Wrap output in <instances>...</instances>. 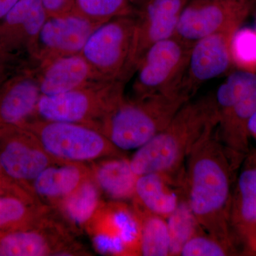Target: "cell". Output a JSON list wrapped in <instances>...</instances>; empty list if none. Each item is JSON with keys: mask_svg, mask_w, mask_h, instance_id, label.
I'll use <instances>...</instances> for the list:
<instances>
[{"mask_svg": "<svg viewBox=\"0 0 256 256\" xmlns=\"http://www.w3.org/2000/svg\"><path fill=\"white\" fill-rule=\"evenodd\" d=\"M186 162V198L197 222L204 232L238 250L229 225L235 170L216 129L195 146Z\"/></svg>", "mask_w": 256, "mask_h": 256, "instance_id": "obj_1", "label": "cell"}, {"mask_svg": "<svg viewBox=\"0 0 256 256\" xmlns=\"http://www.w3.org/2000/svg\"><path fill=\"white\" fill-rule=\"evenodd\" d=\"M214 95L190 100L164 130L138 148L130 159L138 176L160 173L174 176L195 146L217 128Z\"/></svg>", "mask_w": 256, "mask_h": 256, "instance_id": "obj_2", "label": "cell"}, {"mask_svg": "<svg viewBox=\"0 0 256 256\" xmlns=\"http://www.w3.org/2000/svg\"><path fill=\"white\" fill-rule=\"evenodd\" d=\"M190 98L184 92L124 98L102 120L100 130L120 150H136L164 130Z\"/></svg>", "mask_w": 256, "mask_h": 256, "instance_id": "obj_3", "label": "cell"}, {"mask_svg": "<svg viewBox=\"0 0 256 256\" xmlns=\"http://www.w3.org/2000/svg\"><path fill=\"white\" fill-rule=\"evenodd\" d=\"M214 96L217 136L236 170L250 153L248 124L256 112V74L234 72Z\"/></svg>", "mask_w": 256, "mask_h": 256, "instance_id": "obj_4", "label": "cell"}, {"mask_svg": "<svg viewBox=\"0 0 256 256\" xmlns=\"http://www.w3.org/2000/svg\"><path fill=\"white\" fill-rule=\"evenodd\" d=\"M124 90L121 80H105L63 94L42 95L35 116L44 120L86 124L100 130L102 120L124 98Z\"/></svg>", "mask_w": 256, "mask_h": 256, "instance_id": "obj_5", "label": "cell"}, {"mask_svg": "<svg viewBox=\"0 0 256 256\" xmlns=\"http://www.w3.org/2000/svg\"><path fill=\"white\" fill-rule=\"evenodd\" d=\"M21 128L33 133L45 150L62 163L124 156L104 133L86 124L32 119Z\"/></svg>", "mask_w": 256, "mask_h": 256, "instance_id": "obj_6", "label": "cell"}, {"mask_svg": "<svg viewBox=\"0 0 256 256\" xmlns=\"http://www.w3.org/2000/svg\"><path fill=\"white\" fill-rule=\"evenodd\" d=\"M193 44L176 34L154 44L136 66V97L156 94L184 92V79Z\"/></svg>", "mask_w": 256, "mask_h": 256, "instance_id": "obj_7", "label": "cell"}, {"mask_svg": "<svg viewBox=\"0 0 256 256\" xmlns=\"http://www.w3.org/2000/svg\"><path fill=\"white\" fill-rule=\"evenodd\" d=\"M136 18L119 16L92 32L80 54L100 80H121L132 70L131 53Z\"/></svg>", "mask_w": 256, "mask_h": 256, "instance_id": "obj_8", "label": "cell"}, {"mask_svg": "<svg viewBox=\"0 0 256 256\" xmlns=\"http://www.w3.org/2000/svg\"><path fill=\"white\" fill-rule=\"evenodd\" d=\"M252 8L254 0H188L175 34L194 44L216 32L238 30Z\"/></svg>", "mask_w": 256, "mask_h": 256, "instance_id": "obj_9", "label": "cell"}, {"mask_svg": "<svg viewBox=\"0 0 256 256\" xmlns=\"http://www.w3.org/2000/svg\"><path fill=\"white\" fill-rule=\"evenodd\" d=\"M58 163L62 162L50 156L28 130L21 127L0 130V164L10 178L26 190L42 171Z\"/></svg>", "mask_w": 256, "mask_h": 256, "instance_id": "obj_10", "label": "cell"}, {"mask_svg": "<svg viewBox=\"0 0 256 256\" xmlns=\"http://www.w3.org/2000/svg\"><path fill=\"white\" fill-rule=\"evenodd\" d=\"M188 0H143L138 6L133 34L131 66L138 64L150 47L174 36Z\"/></svg>", "mask_w": 256, "mask_h": 256, "instance_id": "obj_11", "label": "cell"}, {"mask_svg": "<svg viewBox=\"0 0 256 256\" xmlns=\"http://www.w3.org/2000/svg\"><path fill=\"white\" fill-rule=\"evenodd\" d=\"M229 225L237 247L256 254V152L249 153L234 186Z\"/></svg>", "mask_w": 256, "mask_h": 256, "instance_id": "obj_12", "label": "cell"}, {"mask_svg": "<svg viewBox=\"0 0 256 256\" xmlns=\"http://www.w3.org/2000/svg\"><path fill=\"white\" fill-rule=\"evenodd\" d=\"M236 30L216 32L193 44L183 82L190 95L203 82L226 73L232 65L230 44Z\"/></svg>", "mask_w": 256, "mask_h": 256, "instance_id": "obj_13", "label": "cell"}, {"mask_svg": "<svg viewBox=\"0 0 256 256\" xmlns=\"http://www.w3.org/2000/svg\"><path fill=\"white\" fill-rule=\"evenodd\" d=\"M72 242L53 220L37 228L0 230V256H46L73 252Z\"/></svg>", "mask_w": 256, "mask_h": 256, "instance_id": "obj_14", "label": "cell"}, {"mask_svg": "<svg viewBox=\"0 0 256 256\" xmlns=\"http://www.w3.org/2000/svg\"><path fill=\"white\" fill-rule=\"evenodd\" d=\"M100 24L75 12L48 16L38 36V52L42 48L52 60L78 54Z\"/></svg>", "mask_w": 256, "mask_h": 256, "instance_id": "obj_15", "label": "cell"}, {"mask_svg": "<svg viewBox=\"0 0 256 256\" xmlns=\"http://www.w3.org/2000/svg\"><path fill=\"white\" fill-rule=\"evenodd\" d=\"M48 15L42 0H18L0 28V45L11 48L25 45L38 50V36Z\"/></svg>", "mask_w": 256, "mask_h": 256, "instance_id": "obj_16", "label": "cell"}, {"mask_svg": "<svg viewBox=\"0 0 256 256\" xmlns=\"http://www.w3.org/2000/svg\"><path fill=\"white\" fill-rule=\"evenodd\" d=\"M40 82L16 78L0 90V130L22 127L36 114L41 97Z\"/></svg>", "mask_w": 256, "mask_h": 256, "instance_id": "obj_17", "label": "cell"}, {"mask_svg": "<svg viewBox=\"0 0 256 256\" xmlns=\"http://www.w3.org/2000/svg\"><path fill=\"white\" fill-rule=\"evenodd\" d=\"M96 78L100 80L88 62L78 54L50 60L38 82L42 95L52 96L86 86Z\"/></svg>", "mask_w": 256, "mask_h": 256, "instance_id": "obj_18", "label": "cell"}, {"mask_svg": "<svg viewBox=\"0 0 256 256\" xmlns=\"http://www.w3.org/2000/svg\"><path fill=\"white\" fill-rule=\"evenodd\" d=\"M90 168L84 163H58L42 171L30 184L28 192L55 205L92 176Z\"/></svg>", "mask_w": 256, "mask_h": 256, "instance_id": "obj_19", "label": "cell"}, {"mask_svg": "<svg viewBox=\"0 0 256 256\" xmlns=\"http://www.w3.org/2000/svg\"><path fill=\"white\" fill-rule=\"evenodd\" d=\"M174 176L150 173L138 176L134 198L138 206L154 214L168 218L176 210L182 197Z\"/></svg>", "mask_w": 256, "mask_h": 256, "instance_id": "obj_20", "label": "cell"}, {"mask_svg": "<svg viewBox=\"0 0 256 256\" xmlns=\"http://www.w3.org/2000/svg\"><path fill=\"white\" fill-rule=\"evenodd\" d=\"M90 168L94 182L106 196L116 200L134 197L138 176L129 159L124 156L104 158Z\"/></svg>", "mask_w": 256, "mask_h": 256, "instance_id": "obj_21", "label": "cell"}, {"mask_svg": "<svg viewBox=\"0 0 256 256\" xmlns=\"http://www.w3.org/2000/svg\"><path fill=\"white\" fill-rule=\"evenodd\" d=\"M50 210L36 197L6 194L0 196V230L43 226L50 223Z\"/></svg>", "mask_w": 256, "mask_h": 256, "instance_id": "obj_22", "label": "cell"}, {"mask_svg": "<svg viewBox=\"0 0 256 256\" xmlns=\"http://www.w3.org/2000/svg\"><path fill=\"white\" fill-rule=\"evenodd\" d=\"M138 250L143 256L171 255L170 237L166 218L154 214L138 206Z\"/></svg>", "mask_w": 256, "mask_h": 256, "instance_id": "obj_23", "label": "cell"}, {"mask_svg": "<svg viewBox=\"0 0 256 256\" xmlns=\"http://www.w3.org/2000/svg\"><path fill=\"white\" fill-rule=\"evenodd\" d=\"M100 192L92 176L55 206L70 222L86 225L101 206Z\"/></svg>", "mask_w": 256, "mask_h": 256, "instance_id": "obj_24", "label": "cell"}, {"mask_svg": "<svg viewBox=\"0 0 256 256\" xmlns=\"http://www.w3.org/2000/svg\"><path fill=\"white\" fill-rule=\"evenodd\" d=\"M170 237L171 255L180 256L185 244L196 234L204 232L188 205L186 196L166 218Z\"/></svg>", "mask_w": 256, "mask_h": 256, "instance_id": "obj_25", "label": "cell"}, {"mask_svg": "<svg viewBox=\"0 0 256 256\" xmlns=\"http://www.w3.org/2000/svg\"><path fill=\"white\" fill-rule=\"evenodd\" d=\"M138 0H75L74 12L98 24L136 14Z\"/></svg>", "mask_w": 256, "mask_h": 256, "instance_id": "obj_26", "label": "cell"}, {"mask_svg": "<svg viewBox=\"0 0 256 256\" xmlns=\"http://www.w3.org/2000/svg\"><path fill=\"white\" fill-rule=\"evenodd\" d=\"M232 64L238 70L256 74V28H240L230 44Z\"/></svg>", "mask_w": 256, "mask_h": 256, "instance_id": "obj_27", "label": "cell"}, {"mask_svg": "<svg viewBox=\"0 0 256 256\" xmlns=\"http://www.w3.org/2000/svg\"><path fill=\"white\" fill-rule=\"evenodd\" d=\"M238 254V250L218 239L202 232L192 237L184 245L181 256H226Z\"/></svg>", "mask_w": 256, "mask_h": 256, "instance_id": "obj_28", "label": "cell"}, {"mask_svg": "<svg viewBox=\"0 0 256 256\" xmlns=\"http://www.w3.org/2000/svg\"><path fill=\"white\" fill-rule=\"evenodd\" d=\"M6 194L36 197L21 184L10 178L0 164V196Z\"/></svg>", "mask_w": 256, "mask_h": 256, "instance_id": "obj_29", "label": "cell"}, {"mask_svg": "<svg viewBox=\"0 0 256 256\" xmlns=\"http://www.w3.org/2000/svg\"><path fill=\"white\" fill-rule=\"evenodd\" d=\"M48 16L74 12L75 0H42Z\"/></svg>", "mask_w": 256, "mask_h": 256, "instance_id": "obj_30", "label": "cell"}, {"mask_svg": "<svg viewBox=\"0 0 256 256\" xmlns=\"http://www.w3.org/2000/svg\"><path fill=\"white\" fill-rule=\"evenodd\" d=\"M18 1V0H0V20L8 14Z\"/></svg>", "mask_w": 256, "mask_h": 256, "instance_id": "obj_31", "label": "cell"}, {"mask_svg": "<svg viewBox=\"0 0 256 256\" xmlns=\"http://www.w3.org/2000/svg\"><path fill=\"white\" fill-rule=\"evenodd\" d=\"M248 129L250 137L254 138L256 140V112L249 121Z\"/></svg>", "mask_w": 256, "mask_h": 256, "instance_id": "obj_32", "label": "cell"}, {"mask_svg": "<svg viewBox=\"0 0 256 256\" xmlns=\"http://www.w3.org/2000/svg\"><path fill=\"white\" fill-rule=\"evenodd\" d=\"M142 1L143 0H138V5L140 4V3L142 2Z\"/></svg>", "mask_w": 256, "mask_h": 256, "instance_id": "obj_33", "label": "cell"}, {"mask_svg": "<svg viewBox=\"0 0 256 256\" xmlns=\"http://www.w3.org/2000/svg\"><path fill=\"white\" fill-rule=\"evenodd\" d=\"M255 23H256L255 28H256V18H255Z\"/></svg>", "mask_w": 256, "mask_h": 256, "instance_id": "obj_34", "label": "cell"}, {"mask_svg": "<svg viewBox=\"0 0 256 256\" xmlns=\"http://www.w3.org/2000/svg\"><path fill=\"white\" fill-rule=\"evenodd\" d=\"M255 2H256V0H255Z\"/></svg>", "mask_w": 256, "mask_h": 256, "instance_id": "obj_35", "label": "cell"}]
</instances>
